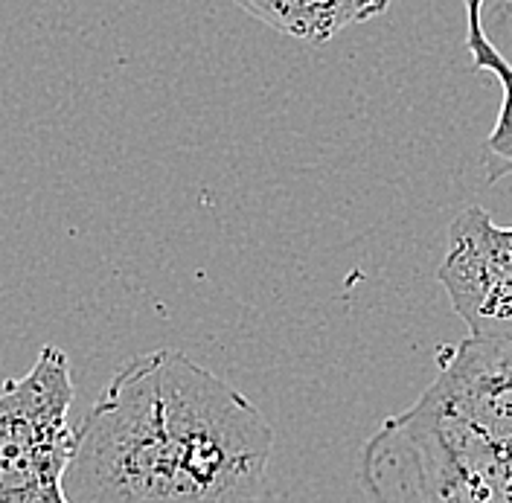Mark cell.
<instances>
[{
    "mask_svg": "<svg viewBox=\"0 0 512 503\" xmlns=\"http://www.w3.org/2000/svg\"><path fill=\"white\" fill-rule=\"evenodd\" d=\"M259 24L306 44H326L352 24L387 12L396 0H233Z\"/></svg>",
    "mask_w": 512,
    "mask_h": 503,
    "instance_id": "4",
    "label": "cell"
},
{
    "mask_svg": "<svg viewBox=\"0 0 512 503\" xmlns=\"http://www.w3.org/2000/svg\"><path fill=\"white\" fill-rule=\"evenodd\" d=\"M70 358L41 346L30 373L0 387V503H73L64 489L76 428Z\"/></svg>",
    "mask_w": 512,
    "mask_h": 503,
    "instance_id": "3",
    "label": "cell"
},
{
    "mask_svg": "<svg viewBox=\"0 0 512 503\" xmlns=\"http://www.w3.org/2000/svg\"><path fill=\"white\" fill-rule=\"evenodd\" d=\"M373 503H512V335L448 346L414 408L361 451Z\"/></svg>",
    "mask_w": 512,
    "mask_h": 503,
    "instance_id": "2",
    "label": "cell"
},
{
    "mask_svg": "<svg viewBox=\"0 0 512 503\" xmlns=\"http://www.w3.org/2000/svg\"><path fill=\"white\" fill-rule=\"evenodd\" d=\"M463 3H466V50L472 53V64L478 73L498 76L504 88L498 123L486 140L489 181H498L501 175H512V64L483 30V0H463Z\"/></svg>",
    "mask_w": 512,
    "mask_h": 503,
    "instance_id": "5",
    "label": "cell"
},
{
    "mask_svg": "<svg viewBox=\"0 0 512 503\" xmlns=\"http://www.w3.org/2000/svg\"><path fill=\"white\" fill-rule=\"evenodd\" d=\"M274 428L181 349L123 364L76 425L73 503H259Z\"/></svg>",
    "mask_w": 512,
    "mask_h": 503,
    "instance_id": "1",
    "label": "cell"
}]
</instances>
